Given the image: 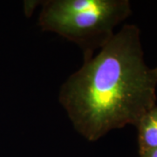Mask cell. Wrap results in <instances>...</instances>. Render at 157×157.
I'll use <instances>...</instances> for the list:
<instances>
[{"mask_svg": "<svg viewBox=\"0 0 157 157\" xmlns=\"http://www.w3.org/2000/svg\"><path fill=\"white\" fill-rule=\"evenodd\" d=\"M157 67L144 60L140 30L126 25L63 84L59 101L76 131L90 141L137 126L155 106Z\"/></svg>", "mask_w": 157, "mask_h": 157, "instance_id": "1", "label": "cell"}, {"mask_svg": "<svg viewBox=\"0 0 157 157\" xmlns=\"http://www.w3.org/2000/svg\"><path fill=\"white\" fill-rule=\"evenodd\" d=\"M140 152L157 148V106L147 112L137 124Z\"/></svg>", "mask_w": 157, "mask_h": 157, "instance_id": "3", "label": "cell"}, {"mask_svg": "<svg viewBox=\"0 0 157 157\" xmlns=\"http://www.w3.org/2000/svg\"><path fill=\"white\" fill-rule=\"evenodd\" d=\"M42 5L39 26L75 43L84 60L106 45L131 14L128 0H48Z\"/></svg>", "mask_w": 157, "mask_h": 157, "instance_id": "2", "label": "cell"}, {"mask_svg": "<svg viewBox=\"0 0 157 157\" xmlns=\"http://www.w3.org/2000/svg\"><path fill=\"white\" fill-rule=\"evenodd\" d=\"M140 157H157V148L140 152Z\"/></svg>", "mask_w": 157, "mask_h": 157, "instance_id": "4", "label": "cell"}]
</instances>
